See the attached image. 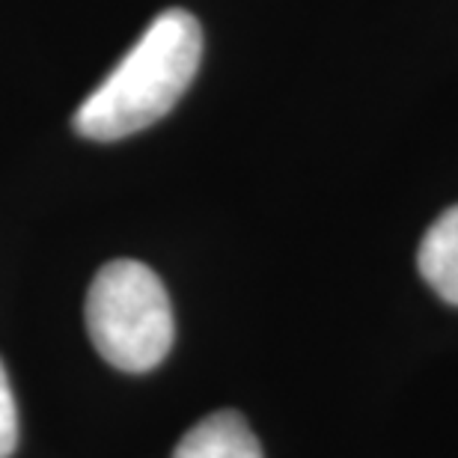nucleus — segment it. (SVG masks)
Listing matches in <instances>:
<instances>
[{
	"instance_id": "5",
	"label": "nucleus",
	"mask_w": 458,
	"mask_h": 458,
	"mask_svg": "<svg viewBox=\"0 0 458 458\" xmlns=\"http://www.w3.org/2000/svg\"><path fill=\"white\" fill-rule=\"evenodd\" d=\"M18 446V408L13 387H9V375L0 363V458H9Z\"/></svg>"
},
{
	"instance_id": "4",
	"label": "nucleus",
	"mask_w": 458,
	"mask_h": 458,
	"mask_svg": "<svg viewBox=\"0 0 458 458\" xmlns=\"http://www.w3.org/2000/svg\"><path fill=\"white\" fill-rule=\"evenodd\" d=\"M417 265L423 280L437 292V298L458 307V206L446 208L428 226L420 244Z\"/></svg>"
},
{
	"instance_id": "3",
	"label": "nucleus",
	"mask_w": 458,
	"mask_h": 458,
	"mask_svg": "<svg viewBox=\"0 0 458 458\" xmlns=\"http://www.w3.org/2000/svg\"><path fill=\"white\" fill-rule=\"evenodd\" d=\"M173 458H262V446L238 411H215L182 435Z\"/></svg>"
},
{
	"instance_id": "1",
	"label": "nucleus",
	"mask_w": 458,
	"mask_h": 458,
	"mask_svg": "<svg viewBox=\"0 0 458 458\" xmlns=\"http://www.w3.org/2000/svg\"><path fill=\"white\" fill-rule=\"evenodd\" d=\"M203 60V27L185 9L155 15L123 63L75 111V131L87 140H123L167 116Z\"/></svg>"
},
{
	"instance_id": "2",
	"label": "nucleus",
	"mask_w": 458,
	"mask_h": 458,
	"mask_svg": "<svg viewBox=\"0 0 458 458\" xmlns=\"http://www.w3.org/2000/svg\"><path fill=\"white\" fill-rule=\"evenodd\" d=\"M87 331L98 354L123 372H149L173 348L170 295L149 265L114 259L87 292Z\"/></svg>"
}]
</instances>
